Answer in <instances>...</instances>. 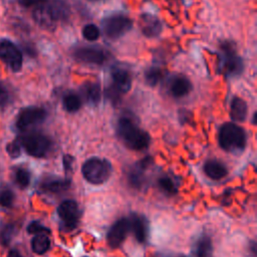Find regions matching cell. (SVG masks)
<instances>
[{"instance_id": "6da1fadb", "label": "cell", "mask_w": 257, "mask_h": 257, "mask_svg": "<svg viewBox=\"0 0 257 257\" xmlns=\"http://www.w3.org/2000/svg\"><path fill=\"white\" fill-rule=\"evenodd\" d=\"M32 16L39 26L51 29L55 28L58 22L68 18L69 9L61 0H39L35 4Z\"/></svg>"}, {"instance_id": "7a4b0ae2", "label": "cell", "mask_w": 257, "mask_h": 257, "mask_svg": "<svg viewBox=\"0 0 257 257\" xmlns=\"http://www.w3.org/2000/svg\"><path fill=\"white\" fill-rule=\"evenodd\" d=\"M116 132L125 147L134 151L145 150L151 143L150 135L141 128L128 115L121 116L118 119Z\"/></svg>"}, {"instance_id": "3957f363", "label": "cell", "mask_w": 257, "mask_h": 257, "mask_svg": "<svg viewBox=\"0 0 257 257\" xmlns=\"http://www.w3.org/2000/svg\"><path fill=\"white\" fill-rule=\"evenodd\" d=\"M218 143L224 151L231 154H240L246 147V133L238 124L226 122L219 128Z\"/></svg>"}, {"instance_id": "277c9868", "label": "cell", "mask_w": 257, "mask_h": 257, "mask_svg": "<svg viewBox=\"0 0 257 257\" xmlns=\"http://www.w3.org/2000/svg\"><path fill=\"white\" fill-rule=\"evenodd\" d=\"M84 179L93 185H100L107 181L112 172L111 164L104 159L90 158L84 162L81 168Z\"/></svg>"}, {"instance_id": "5b68a950", "label": "cell", "mask_w": 257, "mask_h": 257, "mask_svg": "<svg viewBox=\"0 0 257 257\" xmlns=\"http://www.w3.org/2000/svg\"><path fill=\"white\" fill-rule=\"evenodd\" d=\"M220 69L226 76H236L242 72L243 62L241 57L236 53L234 45L225 41L221 45Z\"/></svg>"}, {"instance_id": "8992f818", "label": "cell", "mask_w": 257, "mask_h": 257, "mask_svg": "<svg viewBox=\"0 0 257 257\" xmlns=\"http://www.w3.org/2000/svg\"><path fill=\"white\" fill-rule=\"evenodd\" d=\"M21 147L26 153L35 158H42L48 154L51 149L50 140L40 133H30L18 139Z\"/></svg>"}, {"instance_id": "52a82bcc", "label": "cell", "mask_w": 257, "mask_h": 257, "mask_svg": "<svg viewBox=\"0 0 257 257\" xmlns=\"http://www.w3.org/2000/svg\"><path fill=\"white\" fill-rule=\"evenodd\" d=\"M111 86L107 90V96L111 101L119 99L120 95L127 92L132 87V75L121 66H113L111 69Z\"/></svg>"}, {"instance_id": "ba28073f", "label": "cell", "mask_w": 257, "mask_h": 257, "mask_svg": "<svg viewBox=\"0 0 257 257\" xmlns=\"http://www.w3.org/2000/svg\"><path fill=\"white\" fill-rule=\"evenodd\" d=\"M133 27V21L125 15L114 14L106 17L102 21V31L111 40L120 38Z\"/></svg>"}, {"instance_id": "9c48e42d", "label": "cell", "mask_w": 257, "mask_h": 257, "mask_svg": "<svg viewBox=\"0 0 257 257\" xmlns=\"http://www.w3.org/2000/svg\"><path fill=\"white\" fill-rule=\"evenodd\" d=\"M47 112L44 108L39 106H28L21 109L16 118V127L19 131H26L27 128L42 122L46 118Z\"/></svg>"}, {"instance_id": "30bf717a", "label": "cell", "mask_w": 257, "mask_h": 257, "mask_svg": "<svg viewBox=\"0 0 257 257\" xmlns=\"http://www.w3.org/2000/svg\"><path fill=\"white\" fill-rule=\"evenodd\" d=\"M0 58L12 71H19L22 67V53L19 48L8 39L0 40Z\"/></svg>"}, {"instance_id": "8fae6325", "label": "cell", "mask_w": 257, "mask_h": 257, "mask_svg": "<svg viewBox=\"0 0 257 257\" xmlns=\"http://www.w3.org/2000/svg\"><path fill=\"white\" fill-rule=\"evenodd\" d=\"M57 214L61 221L64 223V225L69 229H73L74 227H76L80 216L78 205L72 200L63 201L58 206Z\"/></svg>"}, {"instance_id": "7c38bea8", "label": "cell", "mask_w": 257, "mask_h": 257, "mask_svg": "<svg viewBox=\"0 0 257 257\" xmlns=\"http://www.w3.org/2000/svg\"><path fill=\"white\" fill-rule=\"evenodd\" d=\"M73 56L79 62L93 65H100L105 60L104 51L98 47L91 46L78 47L74 50Z\"/></svg>"}, {"instance_id": "4fadbf2b", "label": "cell", "mask_w": 257, "mask_h": 257, "mask_svg": "<svg viewBox=\"0 0 257 257\" xmlns=\"http://www.w3.org/2000/svg\"><path fill=\"white\" fill-rule=\"evenodd\" d=\"M130 232V223L127 218H121L113 223L107 233V243L110 248H117L124 241Z\"/></svg>"}, {"instance_id": "5bb4252c", "label": "cell", "mask_w": 257, "mask_h": 257, "mask_svg": "<svg viewBox=\"0 0 257 257\" xmlns=\"http://www.w3.org/2000/svg\"><path fill=\"white\" fill-rule=\"evenodd\" d=\"M130 231L135 235V238L140 243H144L148 239L149 235V224L147 219L139 214H132L128 218Z\"/></svg>"}, {"instance_id": "9a60e30c", "label": "cell", "mask_w": 257, "mask_h": 257, "mask_svg": "<svg viewBox=\"0 0 257 257\" xmlns=\"http://www.w3.org/2000/svg\"><path fill=\"white\" fill-rule=\"evenodd\" d=\"M140 27L147 37H156L162 31L161 21L151 14H143L140 19Z\"/></svg>"}, {"instance_id": "2e32d148", "label": "cell", "mask_w": 257, "mask_h": 257, "mask_svg": "<svg viewBox=\"0 0 257 257\" xmlns=\"http://www.w3.org/2000/svg\"><path fill=\"white\" fill-rule=\"evenodd\" d=\"M169 89L174 97H184L192 90V83L186 76L177 75L170 81Z\"/></svg>"}, {"instance_id": "e0dca14e", "label": "cell", "mask_w": 257, "mask_h": 257, "mask_svg": "<svg viewBox=\"0 0 257 257\" xmlns=\"http://www.w3.org/2000/svg\"><path fill=\"white\" fill-rule=\"evenodd\" d=\"M81 94L87 103L96 105L101 98L100 85L95 82H87L81 86Z\"/></svg>"}, {"instance_id": "ac0fdd59", "label": "cell", "mask_w": 257, "mask_h": 257, "mask_svg": "<svg viewBox=\"0 0 257 257\" xmlns=\"http://www.w3.org/2000/svg\"><path fill=\"white\" fill-rule=\"evenodd\" d=\"M247 103L241 97H233L230 104V116L234 121H244L247 116Z\"/></svg>"}, {"instance_id": "d6986e66", "label": "cell", "mask_w": 257, "mask_h": 257, "mask_svg": "<svg viewBox=\"0 0 257 257\" xmlns=\"http://www.w3.org/2000/svg\"><path fill=\"white\" fill-rule=\"evenodd\" d=\"M204 172L212 180H220L224 178L228 173L226 166L216 160H210L206 162L204 165Z\"/></svg>"}, {"instance_id": "ffe728a7", "label": "cell", "mask_w": 257, "mask_h": 257, "mask_svg": "<svg viewBox=\"0 0 257 257\" xmlns=\"http://www.w3.org/2000/svg\"><path fill=\"white\" fill-rule=\"evenodd\" d=\"M213 246L211 239L208 236L199 238L195 245V254L197 257H212Z\"/></svg>"}, {"instance_id": "44dd1931", "label": "cell", "mask_w": 257, "mask_h": 257, "mask_svg": "<svg viewBox=\"0 0 257 257\" xmlns=\"http://www.w3.org/2000/svg\"><path fill=\"white\" fill-rule=\"evenodd\" d=\"M50 247V239L46 234H37L31 241V248L36 254H44Z\"/></svg>"}, {"instance_id": "7402d4cb", "label": "cell", "mask_w": 257, "mask_h": 257, "mask_svg": "<svg viewBox=\"0 0 257 257\" xmlns=\"http://www.w3.org/2000/svg\"><path fill=\"white\" fill-rule=\"evenodd\" d=\"M63 107L68 112H76L81 106V97L76 93H67L62 99Z\"/></svg>"}, {"instance_id": "603a6c76", "label": "cell", "mask_w": 257, "mask_h": 257, "mask_svg": "<svg viewBox=\"0 0 257 257\" xmlns=\"http://www.w3.org/2000/svg\"><path fill=\"white\" fill-rule=\"evenodd\" d=\"M69 186H70V181L65 180V179L64 180H61V179L49 180L43 184V188L52 193H58V192L64 191V190L68 189Z\"/></svg>"}, {"instance_id": "cb8c5ba5", "label": "cell", "mask_w": 257, "mask_h": 257, "mask_svg": "<svg viewBox=\"0 0 257 257\" xmlns=\"http://www.w3.org/2000/svg\"><path fill=\"white\" fill-rule=\"evenodd\" d=\"M164 73L163 70L160 67H150L146 72H145V79L146 82L152 86L157 85L163 78Z\"/></svg>"}, {"instance_id": "d4e9b609", "label": "cell", "mask_w": 257, "mask_h": 257, "mask_svg": "<svg viewBox=\"0 0 257 257\" xmlns=\"http://www.w3.org/2000/svg\"><path fill=\"white\" fill-rule=\"evenodd\" d=\"M100 31L99 28L94 24H86L82 28V36L88 41H95L99 38Z\"/></svg>"}, {"instance_id": "484cf974", "label": "cell", "mask_w": 257, "mask_h": 257, "mask_svg": "<svg viewBox=\"0 0 257 257\" xmlns=\"http://www.w3.org/2000/svg\"><path fill=\"white\" fill-rule=\"evenodd\" d=\"M15 181L20 188H26L30 183V173L25 169H17L15 172Z\"/></svg>"}, {"instance_id": "4316f807", "label": "cell", "mask_w": 257, "mask_h": 257, "mask_svg": "<svg viewBox=\"0 0 257 257\" xmlns=\"http://www.w3.org/2000/svg\"><path fill=\"white\" fill-rule=\"evenodd\" d=\"M15 233V228L13 225H6L0 232V242L3 245H8Z\"/></svg>"}, {"instance_id": "83f0119b", "label": "cell", "mask_w": 257, "mask_h": 257, "mask_svg": "<svg viewBox=\"0 0 257 257\" xmlns=\"http://www.w3.org/2000/svg\"><path fill=\"white\" fill-rule=\"evenodd\" d=\"M159 186L163 191H165L168 194H175L177 192V188L175 186V183L168 177H163L159 180Z\"/></svg>"}, {"instance_id": "f1b7e54d", "label": "cell", "mask_w": 257, "mask_h": 257, "mask_svg": "<svg viewBox=\"0 0 257 257\" xmlns=\"http://www.w3.org/2000/svg\"><path fill=\"white\" fill-rule=\"evenodd\" d=\"M27 231L30 234H47L50 232V230L48 228H46L45 226H43L40 222L38 221H33L31 222L28 227H27Z\"/></svg>"}, {"instance_id": "f546056e", "label": "cell", "mask_w": 257, "mask_h": 257, "mask_svg": "<svg viewBox=\"0 0 257 257\" xmlns=\"http://www.w3.org/2000/svg\"><path fill=\"white\" fill-rule=\"evenodd\" d=\"M6 150H7L8 155H9L11 158L15 159V158L19 157V155H20V153H21V145H20V143H19L18 140H15V141H13V142H11V143H9V144L7 145Z\"/></svg>"}, {"instance_id": "4dcf8cb0", "label": "cell", "mask_w": 257, "mask_h": 257, "mask_svg": "<svg viewBox=\"0 0 257 257\" xmlns=\"http://www.w3.org/2000/svg\"><path fill=\"white\" fill-rule=\"evenodd\" d=\"M14 201V194L10 190H4L0 194V205L3 207H10Z\"/></svg>"}, {"instance_id": "1f68e13d", "label": "cell", "mask_w": 257, "mask_h": 257, "mask_svg": "<svg viewBox=\"0 0 257 257\" xmlns=\"http://www.w3.org/2000/svg\"><path fill=\"white\" fill-rule=\"evenodd\" d=\"M72 164H73V158L70 155L63 156V167L66 172L72 169Z\"/></svg>"}, {"instance_id": "d6a6232c", "label": "cell", "mask_w": 257, "mask_h": 257, "mask_svg": "<svg viewBox=\"0 0 257 257\" xmlns=\"http://www.w3.org/2000/svg\"><path fill=\"white\" fill-rule=\"evenodd\" d=\"M39 0H21V3L25 6H29V5H35Z\"/></svg>"}, {"instance_id": "836d02e7", "label": "cell", "mask_w": 257, "mask_h": 257, "mask_svg": "<svg viewBox=\"0 0 257 257\" xmlns=\"http://www.w3.org/2000/svg\"><path fill=\"white\" fill-rule=\"evenodd\" d=\"M8 257H22V256L16 250H11L8 253Z\"/></svg>"}]
</instances>
